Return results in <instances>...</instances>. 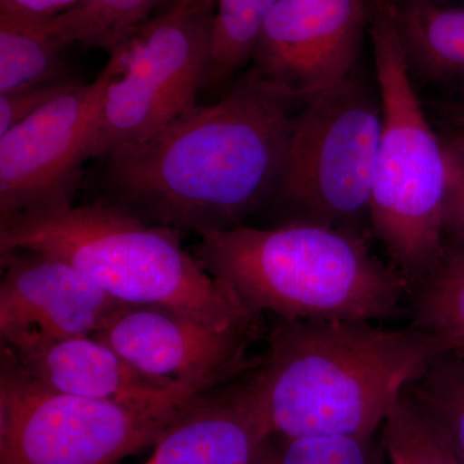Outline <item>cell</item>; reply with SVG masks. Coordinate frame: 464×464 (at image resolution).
Returning <instances> with one entry per match:
<instances>
[{
  "label": "cell",
  "mask_w": 464,
  "mask_h": 464,
  "mask_svg": "<svg viewBox=\"0 0 464 464\" xmlns=\"http://www.w3.org/2000/svg\"><path fill=\"white\" fill-rule=\"evenodd\" d=\"M298 101L250 67L217 102L105 158L110 203L199 237L243 226L279 188Z\"/></svg>",
  "instance_id": "6da1fadb"
},
{
  "label": "cell",
  "mask_w": 464,
  "mask_h": 464,
  "mask_svg": "<svg viewBox=\"0 0 464 464\" xmlns=\"http://www.w3.org/2000/svg\"><path fill=\"white\" fill-rule=\"evenodd\" d=\"M431 333L347 320H282L250 372L273 435L374 436L402 392L445 353Z\"/></svg>",
  "instance_id": "7a4b0ae2"
},
{
  "label": "cell",
  "mask_w": 464,
  "mask_h": 464,
  "mask_svg": "<svg viewBox=\"0 0 464 464\" xmlns=\"http://www.w3.org/2000/svg\"><path fill=\"white\" fill-rule=\"evenodd\" d=\"M194 256L261 317L373 323L399 314L411 288L373 255L365 235L311 222L209 232Z\"/></svg>",
  "instance_id": "3957f363"
},
{
  "label": "cell",
  "mask_w": 464,
  "mask_h": 464,
  "mask_svg": "<svg viewBox=\"0 0 464 464\" xmlns=\"http://www.w3.org/2000/svg\"><path fill=\"white\" fill-rule=\"evenodd\" d=\"M181 237V231L150 225L110 201L0 221V252L47 253L123 304L173 308L258 338L262 317L208 273Z\"/></svg>",
  "instance_id": "277c9868"
},
{
  "label": "cell",
  "mask_w": 464,
  "mask_h": 464,
  "mask_svg": "<svg viewBox=\"0 0 464 464\" xmlns=\"http://www.w3.org/2000/svg\"><path fill=\"white\" fill-rule=\"evenodd\" d=\"M369 34L382 105L369 225L393 267L415 286L447 253L442 231L449 188L447 143L433 132L414 90L395 0H372Z\"/></svg>",
  "instance_id": "5b68a950"
},
{
  "label": "cell",
  "mask_w": 464,
  "mask_h": 464,
  "mask_svg": "<svg viewBox=\"0 0 464 464\" xmlns=\"http://www.w3.org/2000/svg\"><path fill=\"white\" fill-rule=\"evenodd\" d=\"M216 2L170 0L108 51L118 70L88 134V160L151 139L198 105Z\"/></svg>",
  "instance_id": "8992f818"
},
{
  "label": "cell",
  "mask_w": 464,
  "mask_h": 464,
  "mask_svg": "<svg viewBox=\"0 0 464 464\" xmlns=\"http://www.w3.org/2000/svg\"><path fill=\"white\" fill-rule=\"evenodd\" d=\"M381 133L380 91L356 69L295 114L276 194L302 222L364 235Z\"/></svg>",
  "instance_id": "52a82bcc"
},
{
  "label": "cell",
  "mask_w": 464,
  "mask_h": 464,
  "mask_svg": "<svg viewBox=\"0 0 464 464\" xmlns=\"http://www.w3.org/2000/svg\"><path fill=\"white\" fill-rule=\"evenodd\" d=\"M179 414L58 392L2 350L0 464H116L157 444Z\"/></svg>",
  "instance_id": "ba28073f"
},
{
  "label": "cell",
  "mask_w": 464,
  "mask_h": 464,
  "mask_svg": "<svg viewBox=\"0 0 464 464\" xmlns=\"http://www.w3.org/2000/svg\"><path fill=\"white\" fill-rule=\"evenodd\" d=\"M116 70L109 54L93 82H76L0 136V221L72 207L88 134Z\"/></svg>",
  "instance_id": "9c48e42d"
},
{
  "label": "cell",
  "mask_w": 464,
  "mask_h": 464,
  "mask_svg": "<svg viewBox=\"0 0 464 464\" xmlns=\"http://www.w3.org/2000/svg\"><path fill=\"white\" fill-rule=\"evenodd\" d=\"M93 337L149 381L194 396L239 380L261 359L249 355L253 335L157 304H123Z\"/></svg>",
  "instance_id": "30bf717a"
},
{
  "label": "cell",
  "mask_w": 464,
  "mask_h": 464,
  "mask_svg": "<svg viewBox=\"0 0 464 464\" xmlns=\"http://www.w3.org/2000/svg\"><path fill=\"white\" fill-rule=\"evenodd\" d=\"M0 340L14 357L97 333L123 306L63 259L36 250L0 252Z\"/></svg>",
  "instance_id": "8fae6325"
},
{
  "label": "cell",
  "mask_w": 464,
  "mask_h": 464,
  "mask_svg": "<svg viewBox=\"0 0 464 464\" xmlns=\"http://www.w3.org/2000/svg\"><path fill=\"white\" fill-rule=\"evenodd\" d=\"M372 0H279L266 17L252 69L306 101L357 69Z\"/></svg>",
  "instance_id": "7c38bea8"
},
{
  "label": "cell",
  "mask_w": 464,
  "mask_h": 464,
  "mask_svg": "<svg viewBox=\"0 0 464 464\" xmlns=\"http://www.w3.org/2000/svg\"><path fill=\"white\" fill-rule=\"evenodd\" d=\"M271 435L249 372L195 400L142 464H258Z\"/></svg>",
  "instance_id": "4fadbf2b"
},
{
  "label": "cell",
  "mask_w": 464,
  "mask_h": 464,
  "mask_svg": "<svg viewBox=\"0 0 464 464\" xmlns=\"http://www.w3.org/2000/svg\"><path fill=\"white\" fill-rule=\"evenodd\" d=\"M14 360L30 377L58 392L149 413L179 414L203 396L168 390L149 381L93 335L60 342Z\"/></svg>",
  "instance_id": "5bb4252c"
},
{
  "label": "cell",
  "mask_w": 464,
  "mask_h": 464,
  "mask_svg": "<svg viewBox=\"0 0 464 464\" xmlns=\"http://www.w3.org/2000/svg\"><path fill=\"white\" fill-rule=\"evenodd\" d=\"M395 14L411 72L464 84V8L395 0Z\"/></svg>",
  "instance_id": "9a60e30c"
},
{
  "label": "cell",
  "mask_w": 464,
  "mask_h": 464,
  "mask_svg": "<svg viewBox=\"0 0 464 464\" xmlns=\"http://www.w3.org/2000/svg\"><path fill=\"white\" fill-rule=\"evenodd\" d=\"M50 18L0 5V93L72 78Z\"/></svg>",
  "instance_id": "2e32d148"
},
{
  "label": "cell",
  "mask_w": 464,
  "mask_h": 464,
  "mask_svg": "<svg viewBox=\"0 0 464 464\" xmlns=\"http://www.w3.org/2000/svg\"><path fill=\"white\" fill-rule=\"evenodd\" d=\"M279 0H217L204 91L225 93L252 63L266 17Z\"/></svg>",
  "instance_id": "e0dca14e"
},
{
  "label": "cell",
  "mask_w": 464,
  "mask_h": 464,
  "mask_svg": "<svg viewBox=\"0 0 464 464\" xmlns=\"http://www.w3.org/2000/svg\"><path fill=\"white\" fill-rule=\"evenodd\" d=\"M414 289L413 325L464 356V253L447 248L438 267Z\"/></svg>",
  "instance_id": "ac0fdd59"
},
{
  "label": "cell",
  "mask_w": 464,
  "mask_h": 464,
  "mask_svg": "<svg viewBox=\"0 0 464 464\" xmlns=\"http://www.w3.org/2000/svg\"><path fill=\"white\" fill-rule=\"evenodd\" d=\"M167 0H84L51 17L52 34L61 47L82 44L111 50L134 27L155 14Z\"/></svg>",
  "instance_id": "d6986e66"
},
{
  "label": "cell",
  "mask_w": 464,
  "mask_h": 464,
  "mask_svg": "<svg viewBox=\"0 0 464 464\" xmlns=\"http://www.w3.org/2000/svg\"><path fill=\"white\" fill-rule=\"evenodd\" d=\"M381 439L391 464H460L444 432L408 389L387 415Z\"/></svg>",
  "instance_id": "ffe728a7"
},
{
  "label": "cell",
  "mask_w": 464,
  "mask_h": 464,
  "mask_svg": "<svg viewBox=\"0 0 464 464\" xmlns=\"http://www.w3.org/2000/svg\"><path fill=\"white\" fill-rule=\"evenodd\" d=\"M464 464V356L445 351L408 387Z\"/></svg>",
  "instance_id": "44dd1931"
},
{
  "label": "cell",
  "mask_w": 464,
  "mask_h": 464,
  "mask_svg": "<svg viewBox=\"0 0 464 464\" xmlns=\"http://www.w3.org/2000/svg\"><path fill=\"white\" fill-rule=\"evenodd\" d=\"M383 442L374 436L271 435L258 464H384Z\"/></svg>",
  "instance_id": "7402d4cb"
},
{
  "label": "cell",
  "mask_w": 464,
  "mask_h": 464,
  "mask_svg": "<svg viewBox=\"0 0 464 464\" xmlns=\"http://www.w3.org/2000/svg\"><path fill=\"white\" fill-rule=\"evenodd\" d=\"M74 78L0 93V136L76 83Z\"/></svg>",
  "instance_id": "603a6c76"
},
{
  "label": "cell",
  "mask_w": 464,
  "mask_h": 464,
  "mask_svg": "<svg viewBox=\"0 0 464 464\" xmlns=\"http://www.w3.org/2000/svg\"><path fill=\"white\" fill-rule=\"evenodd\" d=\"M445 143L449 188L442 231L447 248L464 253V155L448 142Z\"/></svg>",
  "instance_id": "cb8c5ba5"
},
{
  "label": "cell",
  "mask_w": 464,
  "mask_h": 464,
  "mask_svg": "<svg viewBox=\"0 0 464 464\" xmlns=\"http://www.w3.org/2000/svg\"><path fill=\"white\" fill-rule=\"evenodd\" d=\"M84 0H0V5L32 16L51 18L78 7Z\"/></svg>",
  "instance_id": "d4e9b609"
},
{
  "label": "cell",
  "mask_w": 464,
  "mask_h": 464,
  "mask_svg": "<svg viewBox=\"0 0 464 464\" xmlns=\"http://www.w3.org/2000/svg\"><path fill=\"white\" fill-rule=\"evenodd\" d=\"M449 114H450L451 121L456 125L457 130L464 132V106L457 103L450 109Z\"/></svg>",
  "instance_id": "484cf974"
},
{
  "label": "cell",
  "mask_w": 464,
  "mask_h": 464,
  "mask_svg": "<svg viewBox=\"0 0 464 464\" xmlns=\"http://www.w3.org/2000/svg\"><path fill=\"white\" fill-rule=\"evenodd\" d=\"M448 143L464 155V132L457 130V132L453 134V137L449 140Z\"/></svg>",
  "instance_id": "4316f807"
},
{
  "label": "cell",
  "mask_w": 464,
  "mask_h": 464,
  "mask_svg": "<svg viewBox=\"0 0 464 464\" xmlns=\"http://www.w3.org/2000/svg\"><path fill=\"white\" fill-rule=\"evenodd\" d=\"M399 2L415 3V5H444L445 3L450 2V0H399Z\"/></svg>",
  "instance_id": "83f0119b"
},
{
  "label": "cell",
  "mask_w": 464,
  "mask_h": 464,
  "mask_svg": "<svg viewBox=\"0 0 464 464\" xmlns=\"http://www.w3.org/2000/svg\"><path fill=\"white\" fill-rule=\"evenodd\" d=\"M459 103L464 106V84H462V101H460Z\"/></svg>",
  "instance_id": "f1b7e54d"
}]
</instances>
